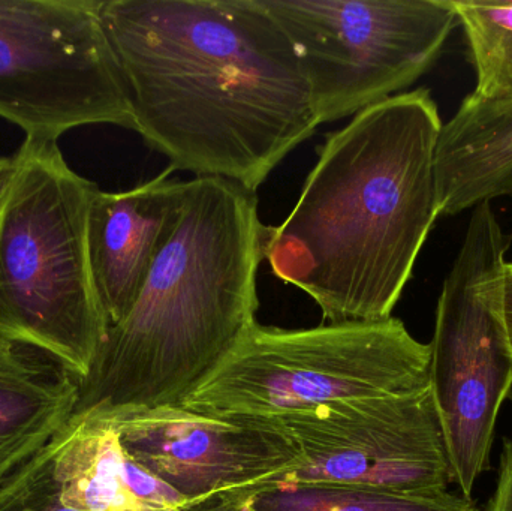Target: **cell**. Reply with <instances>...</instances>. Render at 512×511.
Here are the masks:
<instances>
[{
  "label": "cell",
  "mask_w": 512,
  "mask_h": 511,
  "mask_svg": "<svg viewBox=\"0 0 512 511\" xmlns=\"http://www.w3.org/2000/svg\"><path fill=\"white\" fill-rule=\"evenodd\" d=\"M477 72L474 98L512 102V2L450 0Z\"/></svg>",
  "instance_id": "cell-16"
},
{
  "label": "cell",
  "mask_w": 512,
  "mask_h": 511,
  "mask_svg": "<svg viewBox=\"0 0 512 511\" xmlns=\"http://www.w3.org/2000/svg\"><path fill=\"white\" fill-rule=\"evenodd\" d=\"M442 126L427 89L360 111L318 147L288 218L267 227L271 272L309 294L328 323L393 314L441 216Z\"/></svg>",
  "instance_id": "cell-2"
},
{
  "label": "cell",
  "mask_w": 512,
  "mask_h": 511,
  "mask_svg": "<svg viewBox=\"0 0 512 511\" xmlns=\"http://www.w3.org/2000/svg\"><path fill=\"white\" fill-rule=\"evenodd\" d=\"M54 455L56 438L0 486V511H75L60 498Z\"/></svg>",
  "instance_id": "cell-17"
},
{
  "label": "cell",
  "mask_w": 512,
  "mask_h": 511,
  "mask_svg": "<svg viewBox=\"0 0 512 511\" xmlns=\"http://www.w3.org/2000/svg\"><path fill=\"white\" fill-rule=\"evenodd\" d=\"M486 511H512V441L505 440L498 485Z\"/></svg>",
  "instance_id": "cell-18"
},
{
  "label": "cell",
  "mask_w": 512,
  "mask_h": 511,
  "mask_svg": "<svg viewBox=\"0 0 512 511\" xmlns=\"http://www.w3.org/2000/svg\"><path fill=\"white\" fill-rule=\"evenodd\" d=\"M134 131L170 168L258 191L319 126L288 35L261 0H101Z\"/></svg>",
  "instance_id": "cell-1"
},
{
  "label": "cell",
  "mask_w": 512,
  "mask_h": 511,
  "mask_svg": "<svg viewBox=\"0 0 512 511\" xmlns=\"http://www.w3.org/2000/svg\"><path fill=\"white\" fill-rule=\"evenodd\" d=\"M430 387V344L397 318L286 330L256 321L182 405L283 417Z\"/></svg>",
  "instance_id": "cell-5"
},
{
  "label": "cell",
  "mask_w": 512,
  "mask_h": 511,
  "mask_svg": "<svg viewBox=\"0 0 512 511\" xmlns=\"http://www.w3.org/2000/svg\"><path fill=\"white\" fill-rule=\"evenodd\" d=\"M78 399L65 366L0 338V486L65 429Z\"/></svg>",
  "instance_id": "cell-13"
},
{
  "label": "cell",
  "mask_w": 512,
  "mask_h": 511,
  "mask_svg": "<svg viewBox=\"0 0 512 511\" xmlns=\"http://www.w3.org/2000/svg\"><path fill=\"white\" fill-rule=\"evenodd\" d=\"M12 161L0 194V338L81 381L110 327L87 245L99 188L69 167L56 140L26 138Z\"/></svg>",
  "instance_id": "cell-4"
},
{
  "label": "cell",
  "mask_w": 512,
  "mask_h": 511,
  "mask_svg": "<svg viewBox=\"0 0 512 511\" xmlns=\"http://www.w3.org/2000/svg\"><path fill=\"white\" fill-rule=\"evenodd\" d=\"M54 474L63 504L75 511H188L126 452L107 419L71 417L56 437Z\"/></svg>",
  "instance_id": "cell-12"
},
{
  "label": "cell",
  "mask_w": 512,
  "mask_h": 511,
  "mask_svg": "<svg viewBox=\"0 0 512 511\" xmlns=\"http://www.w3.org/2000/svg\"><path fill=\"white\" fill-rule=\"evenodd\" d=\"M511 236L489 201L474 207L444 281L430 342V390L454 482L471 500L487 468L499 410L512 387V354L501 312Z\"/></svg>",
  "instance_id": "cell-6"
},
{
  "label": "cell",
  "mask_w": 512,
  "mask_h": 511,
  "mask_svg": "<svg viewBox=\"0 0 512 511\" xmlns=\"http://www.w3.org/2000/svg\"><path fill=\"white\" fill-rule=\"evenodd\" d=\"M294 45L319 125L400 95L457 23L450 0H261Z\"/></svg>",
  "instance_id": "cell-7"
},
{
  "label": "cell",
  "mask_w": 512,
  "mask_h": 511,
  "mask_svg": "<svg viewBox=\"0 0 512 511\" xmlns=\"http://www.w3.org/2000/svg\"><path fill=\"white\" fill-rule=\"evenodd\" d=\"M273 419L303 458L289 483L439 494L454 482L430 387Z\"/></svg>",
  "instance_id": "cell-9"
},
{
  "label": "cell",
  "mask_w": 512,
  "mask_h": 511,
  "mask_svg": "<svg viewBox=\"0 0 512 511\" xmlns=\"http://www.w3.org/2000/svg\"><path fill=\"white\" fill-rule=\"evenodd\" d=\"M501 312L512 354V263L505 264L501 287Z\"/></svg>",
  "instance_id": "cell-19"
},
{
  "label": "cell",
  "mask_w": 512,
  "mask_h": 511,
  "mask_svg": "<svg viewBox=\"0 0 512 511\" xmlns=\"http://www.w3.org/2000/svg\"><path fill=\"white\" fill-rule=\"evenodd\" d=\"M126 452L192 511L289 483L300 452L273 417L153 408L107 419Z\"/></svg>",
  "instance_id": "cell-10"
},
{
  "label": "cell",
  "mask_w": 512,
  "mask_h": 511,
  "mask_svg": "<svg viewBox=\"0 0 512 511\" xmlns=\"http://www.w3.org/2000/svg\"><path fill=\"white\" fill-rule=\"evenodd\" d=\"M265 236L255 192L218 177L185 182L176 225L108 327L72 417L182 405L256 323Z\"/></svg>",
  "instance_id": "cell-3"
},
{
  "label": "cell",
  "mask_w": 512,
  "mask_h": 511,
  "mask_svg": "<svg viewBox=\"0 0 512 511\" xmlns=\"http://www.w3.org/2000/svg\"><path fill=\"white\" fill-rule=\"evenodd\" d=\"M192 511H252L243 501H231V503L215 504V506L201 507Z\"/></svg>",
  "instance_id": "cell-20"
},
{
  "label": "cell",
  "mask_w": 512,
  "mask_h": 511,
  "mask_svg": "<svg viewBox=\"0 0 512 511\" xmlns=\"http://www.w3.org/2000/svg\"><path fill=\"white\" fill-rule=\"evenodd\" d=\"M12 164H14L12 156L11 158H2V156H0V194H2L6 182H8L9 174H11L12 171Z\"/></svg>",
  "instance_id": "cell-21"
},
{
  "label": "cell",
  "mask_w": 512,
  "mask_h": 511,
  "mask_svg": "<svg viewBox=\"0 0 512 511\" xmlns=\"http://www.w3.org/2000/svg\"><path fill=\"white\" fill-rule=\"evenodd\" d=\"M101 0H0V117L26 138L87 125L134 131Z\"/></svg>",
  "instance_id": "cell-8"
},
{
  "label": "cell",
  "mask_w": 512,
  "mask_h": 511,
  "mask_svg": "<svg viewBox=\"0 0 512 511\" xmlns=\"http://www.w3.org/2000/svg\"><path fill=\"white\" fill-rule=\"evenodd\" d=\"M441 215L512 195V102L469 95L444 123L436 149Z\"/></svg>",
  "instance_id": "cell-14"
},
{
  "label": "cell",
  "mask_w": 512,
  "mask_h": 511,
  "mask_svg": "<svg viewBox=\"0 0 512 511\" xmlns=\"http://www.w3.org/2000/svg\"><path fill=\"white\" fill-rule=\"evenodd\" d=\"M243 503L252 511H480L448 491L408 494L331 483H283Z\"/></svg>",
  "instance_id": "cell-15"
},
{
  "label": "cell",
  "mask_w": 512,
  "mask_h": 511,
  "mask_svg": "<svg viewBox=\"0 0 512 511\" xmlns=\"http://www.w3.org/2000/svg\"><path fill=\"white\" fill-rule=\"evenodd\" d=\"M173 168L122 192L98 189L87 224L90 269L108 324L123 320L134 305L159 249L179 218L185 182Z\"/></svg>",
  "instance_id": "cell-11"
}]
</instances>
